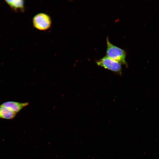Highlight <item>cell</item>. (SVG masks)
<instances>
[{
    "mask_svg": "<svg viewBox=\"0 0 159 159\" xmlns=\"http://www.w3.org/2000/svg\"><path fill=\"white\" fill-rule=\"evenodd\" d=\"M96 63L98 65L105 68L120 74L122 73L121 63L106 56L97 61Z\"/></svg>",
    "mask_w": 159,
    "mask_h": 159,
    "instance_id": "cell-3",
    "label": "cell"
},
{
    "mask_svg": "<svg viewBox=\"0 0 159 159\" xmlns=\"http://www.w3.org/2000/svg\"><path fill=\"white\" fill-rule=\"evenodd\" d=\"M106 56L121 64L127 65V63L126 61V54L125 51L111 43L108 37L106 38Z\"/></svg>",
    "mask_w": 159,
    "mask_h": 159,
    "instance_id": "cell-1",
    "label": "cell"
},
{
    "mask_svg": "<svg viewBox=\"0 0 159 159\" xmlns=\"http://www.w3.org/2000/svg\"><path fill=\"white\" fill-rule=\"evenodd\" d=\"M2 105L10 108L13 112L17 113L24 107L28 105L29 103L20 102L14 101H8L4 102Z\"/></svg>",
    "mask_w": 159,
    "mask_h": 159,
    "instance_id": "cell-4",
    "label": "cell"
},
{
    "mask_svg": "<svg viewBox=\"0 0 159 159\" xmlns=\"http://www.w3.org/2000/svg\"><path fill=\"white\" fill-rule=\"evenodd\" d=\"M16 114L8 107L2 104L0 105V118L11 119L15 117Z\"/></svg>",
    "mask_w": 159,
    "mask_h": 159,
    "instance_id": "cell-5",
    "label": "cell"
},
{
    "mask_svg": "<svg viewBox=\"0 0 159 159\" xmlns=\"http://www.w3.org/2000/svg\"><path fill=\"white\" fill-rule=\"evenodd\" d=\"M10 7L15 11L19 10L23 11L24 7V1L22 0H5Z\"/></svg>",
    "mask_w": 159,
    "mask_h": 159,
    "instance_id": "cell-6",
    "label": "cell"
},
{
    "mask_svg": "<svg viewBox=\"0 0 159 159\" xmlns=\"http://www.w3.org/2000/svg\"><path fill=\"white\" fill-rule=\"evenodd\" d=\"M34 26L36 29L41 31L46 30L51 26V19L48 14L43 13L35 15L33 19Z\"/></svg>",
    "mask_w": 159,
    "mask_h": 159,
    "instance_id": "cell-2",
    "label": "cell"
}]
</instances>
